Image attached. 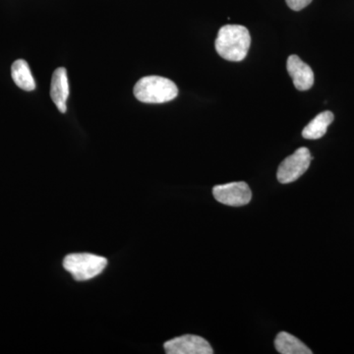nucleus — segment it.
I'll use <instances>...</instances> for the list:
<instances>
[{"mask_svg": "<svg viewBox=\"0 0 354 354\" xmlns=\"http://www.w3.org/2000/svg\"><path fill=\"white\" fill-rule=\"evenodd\" d=\"M312 157L308 149L302 147L297 149L279 165L278 180L283 184L295 183L300 176H304L311 164Z\"/></svg>", "mask_w": 354, "mask_h": 354, "instance_id": "obj_4", "label": "nucleus"}, {"mask_svg": "<svg viewBox=\"0 0 354 354\" xmlns=\"http://www.w3.org/2000/svg\"><path fill=\"white\" fill-rule=\"evenodd\" d=\"M251 37L241 25H225L218 31L215 46L216 53L228 62H241L250 48Z\"/></svg>", "mask_w": 354, "mask_h": 354, "instance_id": "obj_1", "label": "nucleus"}, {"mask_svg": "<svg viewBox=\"0 0 354 354\" xmlns=\"http://www.w3.org/2000/svg\"><path fill=\"white\" fill-rule=\"evenodd\" d=\"M167 354H213L206 339L199 335H185L167 342L164 346Z\"/></svg>", "mask_w": 354, "mask_h": 354, "instance_id": "obj_6", "label": "nucleus"}, {"mask_svg": "<svg viewBox=\"0 0 354 354\" xmlns=\"http://www.w3.org/2000/svg\"><path fill=\"white\" fill-rule=\"evenodd\" d=\"M286 2L291 10L300 11L308 6L312 0H286Z\"/></svg>", "mask_w": 354, "mask_h": 354, "instance_id": "obj_12", "label": "nucleus"}, {"mask_svg": "<svg viewBox=\"0 0 354 354\" xmlns=\"http://www.w3.org/2000/svg\"><path fill=\"white\" fill-rule=\"evenodd\" d=\"M108 265L102 256L88 253L70 254L65 257L64 267L76 281H88L99 276Z\"/></svg>", "mask_w": 354, "mask_h": 354, "instance_id": "obj_3", "label": "nucleus"}, {"mask_svg": "<svg viewBox=\"0 0 354 354\" xmlns=\"http://www.w3.org/2000/svg\"><path fill=\"white\" fill-rule=\"evenodd\" d=\"M69 92V81L66 69L64 67H59L53 72V78H51L50 97L58 111L62 113H66V102Z\"/></svg>", "mask_w": 354, "mask_h": 354, "instance_id": "obj_8", "label": "nucleus"}, {"mask_svg": "<svg viewBox=\"0 0 354 354\" xmlns=\"http://www.w3.org/2000/svg\"><path fill=\"white\" fill-rule=\"evenodd\" d=\"M333 121H334V114L332 111H323L304 128L302 136L308 140L322 138L324 135L327 133L328 127L332 124Z\"/></svg>", "mask_w": 354, "mask_h": 354, "instance_id": "obj_9", "label": "nucleus"}, {"mask_svg": "<svg viewBox=\"0 0 354 354\" xmlns=\"http://www.w3.org/2000/svg\"><path fill=\"white\" fill-rule=\"evenodd\" d=\"M288 74L292 78L293 85L298 91H307L314 84V72L297 55H290L286 64Z\"/></svg>", "mask_w": 354, "mask_h": 354, "instance_id": "obj_7", "label": "nucleus"}, {"mask_svg": "<svg viewBox=\"0 0 354 354\" xmlns=\"http://www.w3.org/2000/svg\"><path fill=\"white\" fill-rule=\"evenodd\" d=\"M216 201L230 207L245 206L252 199V192L245 183H232L213 188Z\"/></svg>", "mask_w": 354, "mask_h": 354, "instance_id": "obj_5", "label": "nucleus"}, {"mask_svg": "<svg viewBox=\"0 0 354 354\" xmlns=\"http://www.w3.org/2000/svg\"><path fill=\"white\" fill-rule=\"evenodd\" d=\"M134 95L138 101L146 104H164L176 99L178 88L165 77L147 76L136 83Z\"/></svg>", "mask_w": 354, "mask_h": 354, "instance_id": "obj_2", "label": "nucleus"}, {"mask_svg": "<svg viewBox=\"0 0 354 354\" xmlns=\"http://www.w3.org/2000/svg\"><path fill=\"white\" fill-rule=\"evenodd\" d=\"M11 75L16 85L22 90L34 91L36 88V82L32 75L29 65L23 59L16 60L11 67Z\"/></svg>", "mask_w": 354, "mask_h": 354, "instance_id": "obj_11", "label": "nucleus"}, {"mask_svg": "<svg viewBox=\"0 0 354 354\" xmlns=\"http://www.w3.org/2000/svg\"><path fill=\"white\" fill-rule=\"evenodd\" d=\"M274 346L277 351L281 354H311L312 351L309 348L295 337V335L288 333L281 332L277 335L274 341Z\"/></svg>", "mask_w": 354, "mask_h": 354, "instance_id": "obj_10", "label": "nucleus"}]
</instances>
